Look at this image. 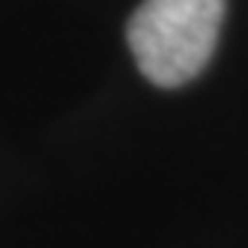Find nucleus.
<instances>
[{
  "instance_id": "nucleus-1",
  "label": "nucleus",
  "mask_w": 248,
  "mask_h": 248,
  "mask_svg": "<svg viewBox=\"0 0 248 248\" xmlns=\"http://www.w3.org/2000/svg\"><path fill=\"white\" fill-rule=\"evenodd\" d=\"M227 0H144L126 30L138 69L155 87H183L218 45Z\"/></svg>"
}]
</instances>
